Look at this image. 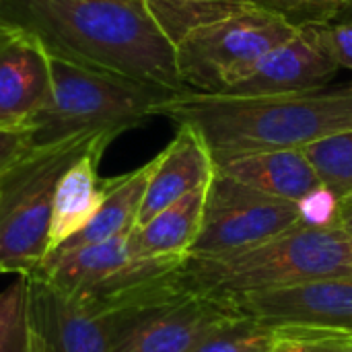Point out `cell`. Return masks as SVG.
<instances>
[{
	"label": "cell",
	"instance_id": "5b68a950",
	"mask_svg": "<svg viewBox=\"0 0 352 352\" xmlns=\"http://www.w3.org/2000/svg\"><path fill=\"white\" fill-rule=\"evenodd\" d=\"M97 136L33 146L0 173V274H31L50 254L56 186Z\"/></svg>",
	"mask_w": 352,
	"mask_h": 352
},
{
	"label": "cell",
	"instance_id": "9a60e30c",
	"mask_svg": "<svg viewBox=\"0 0 352 352\" xmlns=\"http://www.w3.org/2000/svg\"><path fill=\"white\" fill-rule=\"evenodd\" d=\"M217 169L258 192L297 204L322 188L301 148L252 153Z\"/></svg>",
	"mask_w": 352,
	"mask_h": 352
},
{
	"label": "cell",
	"instance_id": "83f0119b",
	"mask_svg": "<svg viewBox=\"0 0 352 352\" xmlns=\"http://www.w3.org/2000/svg\"><path fill=\"white\" fill-rule=\"evenodd\" d=\"M2 2H4V0H0V4H2Z\"/></svg>",
	"mask_w": 352,
	"mask_h": 352
},
{
	"label": "cell",
	"instance_id": "603a6c76",
	"mask_svg": "<svg viewBox=\"0 0 352 352\" xmlns=\"http://www.w3.org/2000/svg\"><path fill=\"white\" fill-rule=\"evenodd\" d=\"M322 33L338 68L352 70V19L336 16L328 23H322Z\"/></svg>",
	"mask_w": 352,
	"mask_h": 352
},
{
	"label": "cell",
	"instance_id": "4316f807",
	"mask_svg": "<svg viewBox=\"0 0 352 352\" xmlns=\"http://www.w3.org/2000/svg\"><path fill=\"white\" fill-rule=\"evenodd\" d=\"M338 16H346V19H352V0H349V2H346V6L342 8V12H340Z\"/></svg>",
	"mask_w": 352,
	"mask_h": 352
},
{
	"label": "cell",
	"instance_id": "8fae6325",
	"mask_svg": "<svg viewBox=\"0 0 352 352\" xmlns=\"http://www.w3.org/2000/svg\"><path fill=\"white\" fill-rule=\"evenodd\" d=\"M338 70L340 68L326 45L322 25H301L223 95L270 97L314 93L322 91Z\"/></svg>",
	"mask_w": 352,
	"mask_h": 352
},
{
	"label": "cell",
	"instance_id": "5bb4252c",
	"mask_svg": "<svg viewBox=\"0 0 352 352\" xmlns=\"http://www.w3.org/2000/svg\"><path fill=\"white\" fill-rule=\"evenodd\" d=\"M113 138L103 134L64 171L56 186L50 219V254L74 237L97 212L103 198L99 161Z\"/></svg>",
	"mask_w": 352,
	"mask_h": 352
},
{
	"label": "cell",
	"instance_id": "d4e9b609",
	"mask_svg": "<svg viewBox=\"0 0 352 352\" xmlns=\"http://www.w3.org/2000/svg\"><path fill=\"white\" fill-rule=\"evenodd\" d=\"M336 221H338L340 229L344 231V235H346V239H349V243H351L352 248V194L338 200Z\"/></svg>",
	"mask_w": 352,
	"mask_h": 352
},
{
	"label": "cell",
	"instance_id": "7c38bea8",
	"mask_svg": "<svg viewBox=\"0 0 352 352\" xmlns=\"http://www.w3.org/2000/svg\"><path fill=\"white\" fill-rule=\"evenodd\" d=\"M50 89L45 43L31 29L0 19V128L27 126L45 105Z\"/></svg>",
	"mask_w": 352,
	"mask_h": 352
},
{
	"label": "cell",
	"instance_id": "ba28073f",
	"mask_svg": "<svg viewBox=\"0 0 352 352\" xmlns=\"http://www.w3.org/2000/svg\"><path fill=\"white\" fill-rule=\"evenodd\" d=\"M301 221V206L258 192L214 171L204 200L200 233L188 256L217 258L260 245Z\"/></svg>",
	"mask_w": 352,
	"mask_h": 352
},
{
	"label": "cell",
	"instance_id": "7a4b0ae2",
	"mask_svg": "<svg viewBox=\"0 0 352 352\" xmlns=\"http://www.w3.org/2000/svg\"><path fill=\"white\" fill-rule=\"evenodd\" d=\"M190 124L217 167L252 153L303 148L324 136L352 130V87L324 93L237 97L179 91L155 107V118Z\"/></svg>",
	"mask_w": 352,
	"mask_h": 352
},
{
	"label": "cell",
	"instance_id": "cb8c5ba5",
	"mask_svg": "<svg viewBox=\"0 0 352 352\" xmlns=\"http://www.w3.org/2000/svg\"><path fill=\"white\" fill-rule=\"evenodd\" d=\"M31 148L29 130L25 126L16 128H0V173L8 169L19 157H23Z\"/></svg>",
	"mask_w": 352,
	"mask_h": 352
},
{
	"label": "cell",
	"instance_id": "f1b7e54d",
	"mask_svg": "<svg viewBox=\"0 0 352 352\" xmlns=\"http://www.w3.org/2000/svg\"><path fill=\"white\" fill-rule=\"evenodd\" d=\"M272 352H276V351H272Z\"/></svg>",
	"mask_w": 352,
	"mask_h": 352
},
{
	"label": "cell",
	"instance_id": "3957f363",
	"mask_svg": "<svg viewBox=\"0 0 352 352\" xmlns=\"http://www.w3.org/2000/svg\"><path fill=\"white\" fill-rule=\"evenodd\" d=\"M328 276H352V248L338 221H299L243 252L217 258L186 256L179 268L184 291L212 299L278 291Z\"/></svg>",
	"mask_w": 352,
	"mask_h": 352
},
{
	"label": "cell",
	"instance_id": "2e32d148",
	"mask_svg": "<svg viewBox=\"0 0 352 352\" xmlns=\"http://www.w3.org/2000/svg\"><path fill=\"white\" fill-rule=\"evenodd\" d=\"M206 190L198 188L155 217L138 225L128 235V245L136 258H186L200 233Z\"/></svg>",
	"mask_w": 352,
	"mask_h": 352
},
{
	"label": "cell",
	"instance_id": "7402d4cb",
	"mask_svg": "<svg viewBox=\"0 0 352 352\" xmlns=\"http://www.w3.org/2000/svg\"><path fill=\"white\" fill-rule=\"evenodd\" d=\"M349 0H254V4L283 16L295 27L322 25L336 19Z\"/></svg>",
	"mask_w": 352,
	"mask_h": 352
},
{
	"label": "cell",
	"instance_id": "ffe728a7",
	"mask_svg": "<svg viewBox=\"0 0 352 352\" xmlns=\"http://www.w3.org/2000/svg\"><path fill=\"white\" fill-rule=\"evenodd\" d=\"M276 346V328L254 320L237 324L212 334L190 352H272Z\"/></svg>",
	"mask_w": 352,
	"mask_h": 352
},
{
	"label": "cell",
	"instance_id": "6da1fadb",
	"mask_svg": "<svg viewBox=\"0 0 352 352\" xmlns=\"http://www.w3.org/2000/svg\"><path fill=\"white\" fill-rule=\"evenodd\" d=\"M0 19L31 29L50 50L128 78L186 91L175 45L146 0H4Z\"/></svg>",
	"mask_w": 352,
	"mask_h": 352
},
{
	"label": "cell",
	"instance_id": "9c48e42d",
	"mask_svg": "<svg viewBox=\"0 0 352 352\" xmlns=\"http://www.w3.org/2000/svg\"><path fill=\"white\" fill-rule=\"evenodd\" d=\"M227 303L241 318L264 326H307L352 334V276H328L297 287L248 293Z\"/></svg>",
	"mask_w": 352,
	"mask_h": 352
},
{
	"label": "cell",
	"instance_id": "44dd1931",
	"mask_svg": "<svg viewBox=\"0 0 352 352\" xmlns=\"http://www.w3.org/2000/svg\"><path fill=\"white\" fill-rule=\"evenodd\" d=\"M276 352H352V334L342 330L280 326L276 328Z\"/></svg>",
	"mask_w": 352,
	"mask_h": 352
},
{
	"label": "cell",
	"instance_id": "4fadbf2b",
	"mask_svg": "<svg viewBox=\"0 0 352 352\" xmlns=\"http://www.w3.org/2000/svg\"><path fill=\"white\" fill-rule=\"evenodd\" d=\"M214 171L217 165L202 136L190 124H177L175 138L151 161L138 225L190 192L208 186Z\"/></svg>",
	"mask_w": 352,
	"mask_h": 352
},
{
	"label": "cell",
	"instance_id": "ac0fdd59",
	"mask_svg": "<svg viewBox=\"0 0 352 352\" xmlns=\"http://www.w3.org/2000/svg\"><path fill=\"white\" fill-rule=\"evenodd\" d=\"M314 167L322 188L334 198L352 194V130L336 132L301 148Z\"/></svg>",
	"mask_w": 352,
	"mask_h": 352
},
{
	"label": "cell",
	"instance_id": "8992f818",
	"mask_svg": "<svg viewBox=\"0 0 352 352\" xmlns=\"http://www.w3.org/2000/svg\"><path fill=\"white\" fill-rule=\"evenodd\" d=\"M297 31L283 16L248 4L202 25L175 43L182 82L198 93H225Z\"/></svg>",
	"mask_w": 352,
	"mask_h": 352
},
{
	"label": "cell",
	"instance_id": "30bf717a",
	"mask_svg": "<svg viewBox=\"0 0 352 352\" xmlns=\"http://www.w3.org/2000/svg\"><path fill=\"white\" fill-rule=\"evenodd\" d=\"M239 320L243 318L219 299L182 293L142 309L116 352H190Z\"/></svg>",
	"mask_w": 352,
	"mask_h": 352
},
{
	"label": "cell",
	"instance_id": "d6986e66",
	"mask_svg": "<svg viewBox=\"0 0 352 352\" xmlns=\"http://www.w3.org/2000/svg\"><path fill=\"white\" fill-rule=\"evenodd\" d=\"M0 352H31L27 276H16L0 293Z\"/></svg>",
	"mask_w": 352,
	"mask_h": 352
},
{
	"label": "cell",
	"instance_id": "277c9868",
	"mask_svg": "<svg viewBox=\"0 0 352 352\" xmlns=\"http://www.w3.org/2000/svg\"><path fill=\"white\" fill-rule=\"evenodd\" d=\"M47 54L52 89L45 105L25 126L31 148L95 134L116 138L155 118V107L179 93L78 62L50 47Z\"/></svg>",
	"mask_w": 352,
	"mask_h": 352
},
{
	"label": "cell",
	"instance_id": "52a82bcc",
	"mask_svg": "<svg viewBox=\"0 0 352 352\" xmlns=\"http://www.w3.org/2000/svg\"><path fill=\"white\" fill-rule=\"evenodd\" d=\"M25 276L31 352H116L138 314L146 309L74 295L39 276Z\"/></svg>",
	"mask_w": 352,
	"mask_h": 352
},
{
	"label": "cell",
	"instance_id": "484cf974",
	"mask_svg": "<svg viewBox=\"0 0 352 352\" xmlns=\"http://www.w3.org/2000/svg\"><path fill=\"white\" fill-rule=\"evenodd\" d=\"M175 2H254V0H175Z\"/></svg>",
	"mask_w": 352,
	"mask_h": 352
},
{
	"label": "cell",
	"instance_id": "e0dca14e",
	"mask_svg": "<svg viewBox=\"0 0 352 352\" xmlns=\"http://www.w3.org/2000/svg\"><path fill=\"white\" fill-rule=\"evenodd\" d=\"M151 173V161L130 173L103 179V198L95 217L60 248L99 243L130 235L138 225V214Z\"/></svg>",
	"mask_w": 352,
	"mask_h": 352
}]
</instances>
